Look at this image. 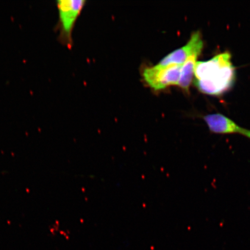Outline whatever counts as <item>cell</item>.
<instances>
[{
    "mask_svg": "<svg viewBox=\"0 0 250 250\" xmlns=\"http://www.w3.org/2000/svg\"><path fill=\"white\" fill-rule=\"evenodd\" d=\"M86 1L85 0H59L56 5L59 14L60 38L62 42L70 45L75 23Z\"/></svg>",
    "mask_w": 250,
    "mask_h": 250,
    "instance_id": "obj_2",
    "label": "cell"
},
{
    "mask_svg": "<svg viewBox=\"0 0 250 250\" xmlns=\"http://www.w3.org/2000/svg\"><path fill=\"white\" fill-rule=\"evenodd\" d=\"M229 52L221 53L207 61H198L194 83L200 92L220 96L229 90L236 79V68Z\"/></svg>",
    "mask_w": 250,
    "mask_h": 250,
    "instance_id": "obj_1",
    "label": "cell"
},
{
    "mask_svg": "<svg viewBox=\"0 0 250 250\" xmlns=\"http://www.w3.org/2000/svg\"><path fill=\"white\" fill-rule=\"evenodd\" d=\"M199 55H194L187 59L184 63L181 65L180 76L178 83L181 89L188 93L190 84L194 77L195 68L197 59Z\"/></svg>",
    "mask_w": 250,
    "mask_h": 250,
    "instance_id": "obj_6",
    "label": "cell"
},
{
    "mask_svg": "<svg viewBox=\"0 0 250 250\" xmlns=\"http://www.w3.org/2000/svg\"><path fill=\"white\" fill-rule=\"evenodd\" d=\"M181 65H160L146 68L143 71V78L150 87L155 90H160L172 85H178Z\"/></svg>",
    "mask_w": 250,
    "mask_h": 250,
    "instance_id": "obj_3",
    "label": "cell"
},
{
    "mask_svg": "<svg viewBox=\"0 0 250 250\" xmlns=\"http://www.w3.org/2000/svg\"><path fill=\"white\" fill-rule=\"evenodd\" d=\"M204 42L199 31L193 32L186 44L166 56L157 64L160 65H182L194 55L201 54Z\"/></svg>",
    "mask_w": 250,
    "mask_h": 250,
    "instance_id": "obj_4",
    "label": "cell"
},
{
    "mask_svg": "<svg viewBox=\"0 0 250 250\" xmlns=\"http://www.w3.org/2000/svg\"><path fill=\"white\" fill-rule=\"evenodd\" d=\"M209 131L218 134H237L250 139V130L239 126L229 118L220 113L205 115L203 116Z\"/></svg>",
    "mask_w": 250,
    "mask_h": 250,
    "instance_id": "obj_5",
    "label": "cell"
}]
</instances>
